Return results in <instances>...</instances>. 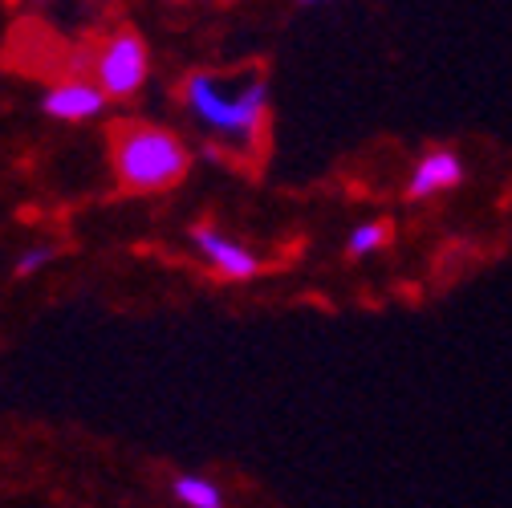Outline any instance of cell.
<instances>
[{"instance_id":"6da1fadb","label":"cell","mask_w":512,"mask_h":508,"mask_svg":"<svg viewBox=\"0 0 512 508\" xmlns=\"http://www.w3.org/2000/svg\"><path fill=\"white\" fill-rule=\"evenodd\" d=\"M183 102L212 135L252 143L269 114V86L261 74H244V78L191 74L183 86Z\"/></svg>"},{"instance_id":"7a4b0ae2","label":"cell","mask_w":512,"mask_h":508,"mask_svg":"<svg viewBox=\"0 0 512 508\" xmlns=\"http://www.w3.org/2000/svg\"><path fill=\"white\" fill-rule=\"evenodd\" d=\"M110 163L114 179L126 192H167L187 175V147L167 131V126L151 122H118L110 131Z\"/></svg>"},{"instance_id":"3957f363","label":"cell","mask_w":512,"mask_h":508,"mask_svg":"<svg viewBox=\"0 0 512 508\" xmlns=\"http://www.w3.org/2000/svg\"><path fill=\"white\" fill-rule=\"evenodd\" d=\"M147 74H151L147 41L131 29L110 33L94 53V82L106 90V98H135L147 86Z\"/></svg>"},{"instance_id":"277c9868","label":"cell","mask_w":512,"mask_h":508,"mask_svg":"<svg viewBox=\"0 0 512 508\" xmlns=\"http://www.w3.org/2000/svg\"><path fill=\"white\" fill-rule=\"evenodd\" d=\"M106 102L110 98H106V90L98 82H90V78H66V82L49 86L45 114L49 118H61V122H90V118L102 114Z\"/></svg>"},{"instance_id":"5b68a950","label":"cell","mask_w":512,"mask_h":508,"mask_svg":"<svg viewBox=\"0 0 512 508\" xmlns=\"http://www.w3.org/2000/svg\"><path fill=\"white\" fill-rule=\"evenodd\" d=\"M196 248H200V257L228 281H244L252 273H261V261H256V252L240 248L236 240L220 236L216 228H196Z\"/></svg>"},{"instance_id":"8992f818","label":"cell","mask_w":512,"mask_h":508,"mask_svg":"<svg viewBox=\"0 0 512 508\" xmlns=\"http://www.w3.org/2000/svg\"><path fill=\"white\" fill-rule=\"evenodd\" d=\"M464 179V163L456 151H427L415 163V175L407 179V196L411 200H427L439 192H452V187Z\"/></svg>"},{"instance_id":"52a82bcc","label":"cell","mask_w":512,"mask_h":508,"mask_svg":"<svg viewBox=\"0 0 512 508\" xmlns=\"http://www.w3.org/2000/svg\"><path fill=\"white\" fill-rule=\"evenodd\" d=\"M175 496L183 504H191V508H220L224 504V492L204 476H179L175 480Z\"/></svg>"},{"instance_id":"ba28073f","label":"cell","mask_w":512,"mask_h":508,"mask_svg":"<svg viewBox=\"0 0 512 508\" xmlns=\"http://www.w3.org/2000/svg\"><path fill=\"white\" fill-rule=\"evenodd\" d=\"M391 240V224L387 220H370V224H358L350 232V257H366V252L382 248Z\"/></svg>"},{"instance_id":"9c48e42d","label":"cell","mask_w":512,"mask_h":508,"mask_svg":"<svg viewBox=\"0 0 512 508\" xmlns=\"http://www.w3.org/2000/svg\"><path fill=\"white\" fill-rule=\"evenodd\" d=\"M49 261H53V248H49V244H37V248L21 252V261H17V273H21V277H33V273H41V269H45Z\"/></svg>"},{"instance_id":"30bf717a","label":"cell","mask_w":512,"mask_h":508,"mask_svg":"<svg viewBox=\"0 0 512 508\" xmlns=\"http://www.w3.org/2000/svg\"><path fill=\"white\" fill-rule=\"evenodd\" d=\"M29 5H53V0H29Z\"/></svg>"},{"instance_id":"8fae6325","label":"cell","mask_w":512,"mask_h":508,"mask_svg":"<svg viewBox=\"0 0 512 508\" xmlns=\"http://www.w3.org/2000/svg\"><path fill=\"white\" fill-rule=\"evenodd\" d=\"M309 5H317V0H309Z\"/></svg>"}]
</instances>
